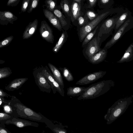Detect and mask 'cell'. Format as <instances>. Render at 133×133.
Returning <instances> with one entry per match:
<instances>
[{"instance_id":"6da1fadb","label":"cell","mask_w":133,"mask_h":133,"mask_svg":"<svg viewBox=\"0 0 133 133\" xmlns=\"http://www.w3.org/2000/svg\"><path fill=\"white\" fill-rule=\"evenodd\" d=\"M10 97L9 104L12 108L13 116L44 123L46 125L52 122L41 113L24 105L14 96Z\"/></svg>"},{"instance_id":"7a4b0ae2","label":"cell","mask_w":133,"mask_h":133,"mask_svg":"<svg viewBox=\"0 0 133 133\" xmlns=\"http://www.w3.org/2000/svg\"><path fill=\"white\" fill-rule=\"evenodd\" d=\"M115 85V82L112 80H104L93 84L87 87L77 99L85 100L97 98L107 92Z\"/></svg>"},{"instance_id":"3957f363","label":"cell","mask_w":133,"mask_h":133,"mask_svg":"<svg viewBox=\"0 0 133 133\" xmlns=\"http://www.w3.org/2000/svg\"><path fill=\"white\" fill-rule=\"evenodd\" d=\"M133 101V95L118 99L108 110L104 116L107 124H111L122 115L126 111Z\"/></svg>"},{"instance_id":"277c9868","label":"cell","mask_w":133,"mask_h":133,"mask_svg":"<svg viewBox=\"0 0 133 133\" xmlns=\"http://www.w3.org/2000/svg\"><path fill=\"white\" fill-rule=\"evenodd\" d=\"M118 18H112L107 19L101 25L98 32H96L95 35L100 47L102 43L112 34Z\"/></svg>"},{"instance_id":"5b68a950","label":"cell","mask_w":133,"mask_h":133,"mask_svg":"<svg viewBox=\"0 0 133 133\" xmlns=\"http://www.w3.org/2000/svg\"><path fill=\"white\" fill-rule=\"evenodd\" d=\"M109 12L107 11L102 14L92 21L80 27L78 32L80 41L82 42L88 34L93 30Z\"/></svg>"},{"instance_id":"8992f818","label":"cell","mask_w":133,"mask_h":133,"mask_svg":"<svg viewBox=\"0 0 133 133\" xmlns=\"http://www.w3.org/2000/svg\"><path fill=\"white\" fill-rule=\"evenodd\" d=\"M48 67L46 66L44 68L42 67L40 70L43 75L46 78L50 84L51 90L54 94L58 92L62 96L64 95V88L59 84L55 78L52 73L49 70Z\"/></svg>"},{"instance_id":"52a82bcc","label":"cell","mask_w":133,"mask_h":133,"mask_svg":"<svg viewBox=\"0 0 133 133\" xmlns=\"http://www.w3.org/2000/svg\"><path fill=\"white\" fill-rule=\"evenodd\" d=\"M33 74L35 83L40 90L43 92L50 93L52 90L51 86L40 69H35Z\"/></svg>"},{"instance_id":"ba28073f","label":"cell","mask_w":133,"mask_h":133,"mask_svg":"<svg viewBox=\"0 0 133 133\" xmlns=\"http://www.w3.org/2000/svg\"><path fill=\"white\" fill-rule=\"evenodd\" d=\"M83 48V54L88 60L101 49L99 45L95 34L92 39Z\"/></svg>"},{"instance_id":"9c48e42d","label":"cell","mask_w":133,"mask_h":133,"mask_svg":"<svg viewBox=\"0 0 133 133\" xmlns=\"http://www.w3.org/2000/svg\"><path fill=\"white\" fill-rule=\"evenodd\" d=\"M130 22V19L126 21L114 33L111 39L106 43L104 48L109 49L117 42L128 30L127 28L129 26Z\"/></svg>"},{"instance_id":"30bf717a","label":"cell","mask_w":133,"mask_h":133,"mask_svg":"<svg viewBox=\"0 0 133 133\" xmlns=\"http://www.w3.org/2000/svg\"><path fill=\"white\" fill-rule=\"evenodd\" d=\"M106 72V71L99 70L90 73L81 78L77 82L76 84L83 85L91 83L102 78Z\"/></svg>"},{"instance_id":"8fae6325","label":"cell","mask_w":133,"mask_h":133,"mask_svg":"<svg viewBox=\"0 0 133 133\" xmlns=\"http://www.w3.org/2000/svg\"><path fill=\"white\" fill-rule=\"evenodd\" d=\"M39 32L42 38L47 42L54 43V36L52 29L45 21L42 22Z\"/></svg>"},{"instance_id":"7c38bea8","label":"cell","mask_w":133,"mask_h":133,"mask_svg":"<svg viewBox=\"0 0 133 133\" xmlns=\"http://www.w3.org/2000/svg\"><path fill=\"white\" fill-rule=\"evenodd\" d=\"M5 124L14 125L19 128L28 126L38 127L39 126V124L37 123L19 118V117H13L10 119L6 121Z\"/></svg>"},{"instance_id":"4fadbf2b","label":"cell","mask_w":133,"mask_h":133,"mask_svg":"<svg viewBox=\"0 0 133 133\" xmlns=\"http://www.w3.org/2000/svg\"><path fill=\"white\" fill-rule=\"evenodd\" d=\"M17 19V17L9 11H0V24L1 25H7L9 23L13 24Z\"/></svg>"},{"instance_id":"5bb4252c","label":"cell","mask_w":133,"mask_h":133,"mask_svg":"<svg viewBox=\"0 0 133 133\" xmlns=\"http://www.w3.org/2000/svg\"><path fill=\"white\" fill-rule=\"evenodd\" d=\"M108 49L104 48L94 55L88 61L93 64H97L103 62L106 58Z\"/></svg>"},{"instance_id":"9a60e30c","label":"cell","mask_w":133,"mask_h":133,"mask_svg":"<svg viewBox=\"0 0 133 133\" xmlns=\"http://www.w3.org/2000/svg\"><path fill=\"white\" fill-rule=\"evenodd\" d=\"M38 24V21L37 19L30 22L26 27L23 33V39H28L32 37L37 30Z\"/></svg>"},{"instance_id":"2e32d148","label":"cell","mask_w":133,"mask_h":133,"mask_svg":"<svg viewBox=\"0 0 133 133\" xmlns=\"http://www.w3.org/2000/svg\"><path fill=\"white\" fill-rule=\"evenodd\" d=\"M28 79L27 78H21L15 79L12 81L5 87L8 91H13L18 90Z\"/></svg>"},{"instance_id":"e0dca14e","label":"cell","mask_w":133,"mask_h":133,"mask_svg":"<svg viewBox=\"0 0 133 133\" xmlns=\"http://www.w3.org/2000/svg\"><path fill=\"white\" fill-rule=\"evenodd\" d=\"M44 13L45 17L59 31H61L62 27L61 23L58 18L53 13L47 10H43Z\"/></svg>"},{"instance_id":"ac0fdd59","label":"cell","mask_w":133,"mask_h":133,"mask_svg":"<svg viewBox=\"0 0 133 133\" xmlns=\"http://www.w3.org/2000/svg\"><path fill=\"white\" fill-rule=\"evenodd\" d=\"M133 59V43L130 44L125 51L121 58L117 62L122 63L132 61Z\"/></svg>"},{"instance_id":"d6986e66","label":"cell","mask_w":133,"mask_h":133,"mask_svg":"<svg viewBox=\"0 0 133 133\" xmlns=\"http://www.w3.org/2000/svg\"><path fill=\"white\" fill-rule=\"evenodd\" d=\"M48 65L56 80L62 87L64 88L63 81L59 70L55 66L50 63H48Z\"/></svg>"},{"instance_id":"ffe728a7","label":"cell","mask_w":133,"mask_h":133,"mask_svg":"<svg viewBox=\"0 0 133 133\" xmlns=\"http://www.w3.org/2000/svg\"><path fill=\"white\" fill-rule=\"evenodd\" d=\"M68 37L67 32L66 31H63L58 41L52 48V51L54 52L55 53L58 52L67 40Z\"/></svg>"},{"instance_id":"44dd1931","label":"cell","mask_w":133,"mask_h":133,"mask_svg":"<svg viewBox=\"0 0 133 133\" xmlns=\"http://www.w3.org/2000/svg\"><path fill=\"white\" fill-rule=\"evenodd\" d=\"M87 87H70L67 89V95L75 97L80 96L87 89Z\"/></svg>"},{"instance_id":"7402d4cb","label":"cell","mask_w":133,"mask_h":133,"mask_svg":"<svg viewBox=\"0 0 133 133\" xmlns=\"http://www.w3.org/2000/svg\"><path fill=\"white\" fill-rule=\"evenodd\" d=\"M46 127L53 132L56 133H67L64 126L61 124H54L52 122L46 125Z\"/></svg>"},{"instance_id":"603a6c76","label":"cell","mask_w":133,"mask_h":133,"mask_svg":"<svg viewBox=\"0 0 133 133\" xmlns=\"http://www.w3.org/2000/svg\"><path fill=\"white\" fill-rule=\"evenodd\" d=\"M71 11L74 18L76 19L80 15L81 6L79 3L73 2L71 6Z\"/></svg>"},{"instance_id":"cb8c5ba5","label":"cell","mask_w":133,"mask_h":133,"mask_svg":"<svg viewBox=\"0 0 133 133\" xmlns=\"http://www.w3.org/2000/svg\"><path fill=\"white\" fill-rule=\"evenodd\" d=\"M98 27V26H97L94 30L88 34L86 36L82 41V47L83 48L92 39L96 34Z\"/></svg>"},{"instance_id":"d4e9b609","label":"cell","mask_w":133,"mask_h":133,"mask_svg":"<svg viewBox=\"0 0 133 133\" xmlns=\"http://www.w3.org/2000/svg\"><path fill=\"white\" fill-rule=\"evenodd\" d=\"M62 71L64 78L68 82H71L73 81L74 77L72 74L69 69L66 67L59 68Z\"/></svg>"},{"instance_id":"484cf974","label":"cell","mask_w":133,"mask_h":133,"mask_svg":"<svg viewBox=\"0 0 133 133\" xmlns=\"http://www.w3.org/2000/svg\"><path fill=\"white\" fill-rule=\"evenodd\" d=\"M12 72L9 67H4L0 68V79L9 77Z\"/></svg>"},{"instance_id":"4316f807","label":"cell","mask_w":133,"mask_h":133,"mask_svg":"<svg viewBox=\"0 0 133 133\" xmlns=\"http://www.w3.org/2000/svg\"><path fill=\"white\" fill-rule=\"evenodd\" d=\"M53 12L60 21L62 28L67 25V22L64 19L62 12L60 11L58 9H55L54 10Z\"/></svg>"},{"instance_id":"83f0119b","label":"cell","mask_w":133,"mask_h":133,"mask_svg":"<svg viewBox=\"0 0 133 133\" xmlns=\"http://www.w3.org/2000/svg\"><path fill=\"white\" fill-rule=\"evenodd\" d=\"M128 15V12H126L123 13L118 18L116 23L114 33L124 22L127 17Z\"/></svg>"},{"instance_id":"f1b7e54d","label":"cell","mask_w":133,"mask_h":133,"mask_svg":"<svg viewBox=\"0 0 133 133\" xmlns=\"http://www.w3.org/2000/svg\"><path fill=\"white\" fill-rule=\"evenodd\" d=\"M13 117L5 112H0V124L5 127V124L6 121Z\"/></svg>"},{"instance_id":"f546056e","label":"cell","mask_w":133,"mask_h":133,"mask_svg":"<svg viewBox=\"0 0 133 133\" xmlns=\"http://www.w3.org/2000/svg\"><path fill=\"white\" fill-rule=\"evenodd\" d=\"M13 39L14 36L11 35L8 37L0 41V48L9 45Z\"/></svg>"},{"instance_id":"4dcf8cb0","label":"cell","mask_w":133,"mask_h":133,"mask_svg":"<svg viewBox=\"0 0 133 133\" xmlns=\"http://www.w3.org/2000/svg\"><path fill=\"white\" fill-rule=\"evenodd\" d=\"M60 6L64 11L67 14L69 13V7L67 0H63L60 4Z\"/></svg>"},{"instance_id":"1f68e13d","label":"cell","mask_w":133,"mask_h":133,"mask_svg":"<svg viewBox=\"0 0 133 133\" xmlns=\"http://www.w3.org/2000/svg\"><path fill=\"white\" fill-rule=\"evenodd\" d=\"M2 108L5 112L13 116L12 108L9 103L4 105Z\"/></svg>"},{"instance_id":"d6a6232c","label":"cell","mask_w":133,"mask_h":133,"mask_svg":"<svg viewBox=\"0 0 133 133\" xmlns=\"http://www.w3.org/2000/svg\"><path fill=\"white\" fill-rule=\"evenodd\" d=\"M47 7L51 11H53L55 7L56 3L53 0H48L46 1Z\"/></svg>"},{"instance_id":"836d02e7","label":"cell","mask_w":133,"mask_h":133,"mask_svg":"<svg viewBox=\"0 0 133 133\" xmlns=\"http://www.w3.org/2000/svg\"><path fill=\"white\" fill-rule=\"evenodd\" d=\"M30 0H23L21 8V13L25 12L27 9Z\"/></svg>"},{"instance_id":"e575fe53","label":"cell","mask_w":133,"mask_h":133,"mask_svg":"<svg viewBox=\"0 0 133 133\" xmlns=\"http://www.w3.org/2000/svg\"><path fill=\"white\" fill-rule=\"evenodd\" d=\"M39 0H32L31 5L28 10V13L31 12L37 6Z\"/></svg>"},{"instance_id":"d590c367","label":"cell","mask_w":133,"mask_h":133,"mask_svg":"<svg viewBox=\"0 0 133 133\" xmlns=\"http://www.w3.org/2000/svg\"><path fill=\"white\" fill-rule=\"evenodd\" d=\"M20 1V0H8L6 5L9 6H15L18 4Z\"/></svg>"},{"instance_id":"8d00e7d4","label":"cell","mask_w":133,"mask_h":133,"mask_svg":"<svg viewBox=\"0 0 133 133\" xmlns=\"http://www.w3.org/2000/svg\"><path fill=\"white\" fill-rule=\"evenodd\" d=\"M78 17V24L79 26H81V27L88 23L86 22L85 19L82 16H80Z\"/></svg>"},{"instance_id":"74e56055","label":"cell","mask_w":133,"mask_h":133,"mask_svg":"<svg viewBox=\"0 0 133 133\" xmlns=\"http://www.w3.org/2000/svg\"><path fill=\"white\" fill-rule=\"evenodd\" d=\"M87 14L89 18L91 20L95 18L97 16V15L94 12L90 11H87Z\"/></svg>"},{"instance_id":"f35d334b","label":"cell","mask_w":133,"mask_h":133,"mask_svg":"<svg viewBox=\"0 0 133 133\" xmlns=\"http://www.w3.org/2000/svg\"><path fill=\"white\" fill-rule=\"evenodd\" d=\"M9 100H7L0 96V107L2 108L4 105L9 103Z\"/></svg>"},{"instance_id":"ab89813d","label":"cell","mask_w":133,"mask_h":133,"mask_svg":"<svg viewBox=\"0 0 133 133\" xmlns=\"http://www.w3.org/2000/svg\"><path fill=\"white\" fill-rule=\"evenodd\" d=\"M5 128V126L0 124V133H11Z\"/></svg>"},{"instance_id":"60d3db41","label":"cell","mask_w":133,"mask_h":133,"mask_svg":"<svg viewBox=\"0 0 133 133\" xmlns=\"http://www.w3.org/2000/svg\"><path fill=\"white\" fill-rule=\"evenodd\" d=\"M0 96L4 98L10 97V95L4 91L2 89H0Z\"/></svg>"},{"instance_id":"b9f144b4","label":"cell","mask_w":133,"mask_h":133,"mask_svg":"<svg viewBox=\"0 0 133 133\" xmlns=\"http://www.w3.org/2000/svg\"><path fill=\"white\" fill-rule=\"evenodd\" d=\"M97 0H89V5L88 7L91 8L95 4Z\"/></svg>"},{"instance_id":"7bdbcfd3","label":"cell","mask_w":133,"mask_h":133,"mask_svg":"<svg viewBox=\"0 0 133 133\" xmlns=\"http://www.w3.org/2000/svg\"><path fill=\"white\" fill-rule=\"evenodd\" d=\"M110 0H101V2L103 4H106L108 3Z\"/></svg>"},{"instance_id":"ee69618b","label":"cell","mask_w":133,"mask_h":133,"mask_svg":"<svg viewBox=\"0 0 133 133\" xmlns=\"http://www.w3.org/2000/svg\"><path fill=\"white\" fill-rule=\"evenodd\" d=\"M5 62V61L0 59V64H3Z\"/></svg>"},{"instance_id":"f6af8a7d","label":"cell","mask_w":133,"mask_h":133,"mask_svg":"<svg viewBox=\"0 0 133 133\" xmlns=\"http://www.w3.org/2000/svg\"><path fill=\"white\" fill-rule=\"evenodd\" d=\"M76 1L77 2L80 3L81 2V0H74Z\"/></svg>"}]
</instances>
